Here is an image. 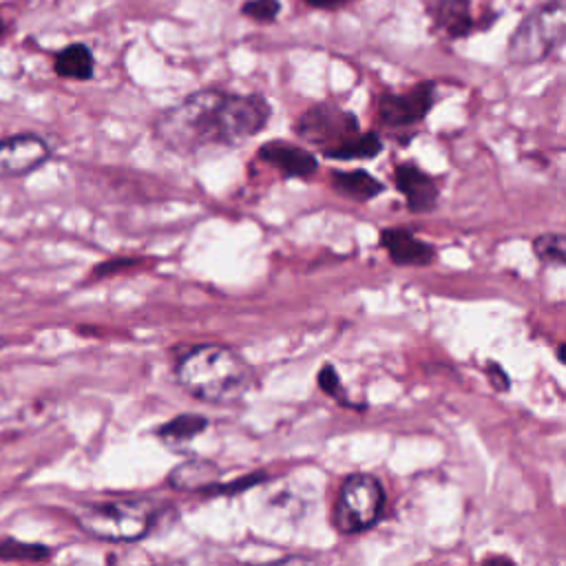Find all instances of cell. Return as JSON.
Here are the masks:
<instances>
[{
  "instance_id": "7402d4cb",
  "label": "cell",
  "mask_w": 566,
  "mask_h": 566,
  "mask_svg": "<svg viewBox=\"0 0 566 566\" xmlns=\"http://www.w3.org/2000/svg\"><path fill=\"white\" fill-rule=\"evenodd\" d=\"M489 378H491V382L495 385V389H500V391H504L506 387H509V376L504 374V369L500 367V365H489Z\"/></svg>"
},
{
  "instance_id": "cb8c5ba5",
  "label": "cell",
  "mask_w": 566,
  "mask_h": 566,
  "mask_svg": "<svg viewBox=\"0 0 566 566\" xmlns=\"http://www.w3.org/2000/svg\"><path fill=\"white\" fill-rule=\"evenodd\" d=\"M557 358H559V360H564V345H559V347H557Z\"/></svg>"
},
{
  "instance_id": "603a6c76",
  "label": "cell",
  "mask_w": 566,
  "mask_h": 566,
  "mask_svg": "<svg viewBox=\"0 0 566 566\" xmlns=\"http://www.w3.org/2000/svg\"><path fill=\"white\" fill-rule=\"evenodd\" d=\"M310 7H318V9H336V7H345L352 0H303Z\"/></svg>"
},
{
  "instance_id": "7a4b0ae2",
  "label": "cell",
  "mask_w": 566,
  "mask_h": 566,
  "mask_svg": "<svg viewBox=\"0 0 566 566\" xmlns=\"http://www.w3.org/2000/svg\"><path fill=\"white\" fill-rule=\"evenodd\" d=\"M177 382L195 398L210 405H230L252 385L250 365L230 347L206 343L192 347L177 363Z\"/></svg>"
},
{
  "instance_id": "277c9868",
  "label": "cell",
  "mask_w": 566,
  "mask_h": 566,
  "mask_svg": "<svg viewBox=\"0 0 566 566\" xmlns=\"http://www.w3.org/2000/svg\"><path fill=\"white\" fill-rule=\"evenodd\" d=\"M564 0H551L528 13L509 40V60L535 64L553 53L564 38Z\"/></svg>"
},
{
  "instance_id": "7c38bea8",
  "label": "cell",
  "mask_w": 566,
  "mask_h": 566,
  "mask_svg": "<svg viewBox=\"0 0 566 566\" xmlns=\"http://www.w3.org/2000/svg\"><path fill=\"white\" fill-rule=\"evenodd\" d=\"M427 9L433 24L449 38H464L473 29L469 0H429Z\"/></svg>"
},
{
  "instance_id": "5bb4252c",
  "label": "cell",
  "mask_w": 566,
  "mask_h": 566,
  "mask_svg": "<svg viewBox=\"0 0 566 566\" xmlns=\"http://www.w3.org/2000/svg\"><path fill=\"white\" fill-rule=\"evenodd\" d=\"M332 186L336 192L354 201H369L382 190V184L367 170H336L332 172Z\"/></svg>"
},
{
  "instance_id": "5b68a950",
  "label": "cell",
  "mask_w": 566,
  "mask_h": 566,
  "mask_svg": "<svg viewBox=\"0 0 566 566\" xmlns=\"http://www.w3.org/2000/svg\"><path fill=\"white\" fill-rule=\"evenodd\" d=\"M385 491L378 478L369 473H352L343 480L334 502V526L343 535L363 533L374 526L382 513Z\"/></svg>"
},
{
  "instance_id": "ac0fdd59",
  "label": "cell",
  "mask_w": 566,
  "mask_h": 566,
  "mask_svg": "<svg viewBox=\"0 0 566 566\" xmlns=\"http://www.w3.org/2000/svg\"><path fill=\"white\" fill-rule=\"evenodd\" d=\"M535 254L539 261L548 265H564L566 263V237L562 232H544L533 241Z\"/></svg>"
},
{
  "instance_id": "8992f818",
  "label": "cell",
  "mask_w": 566,
  "mask_h": 566,
  "mask_svg": "<svg viewBox=\"0 0 566 566\" xmlns=\"http://www.w3.org/2000/svg\"><path fill=\"white\" fill-rule=\"evenodd\" d=\"M360 133L354 113L336 104H316L296 122V135L316 146L325 157L338 159L340 150Z\"/></svg>"
},
{
  "instance_id": "4fadbf2b",
  "label": "cell",
  "mask_w": 566,
  "mask_h": 566,
  "mask_svg": "<svg viewBox=\"0 0 566 566\" xmlns=\"http://www.w3.org/2000/svg\"><path fill=\"white\" fill-rule=\"evenodd\" d=\"M219 480V469L210 460H188L175 467L168 475V484L179 491H212Z\"/></svg>"
},
{
  "instance_id": "8fae6325",
  "label": "cell",
  "mask_w": 566,
  "mask_h": 566,
  "mask_svg": "<svg viewBox=\"0 0 566 566\" xmlns=\"http://www.w3.org/2000/svg\"><path fill=\"white\" fill-rule=\"evenodd\" d=\"M259 159L274 166L287 177H310L318 166L316 157L310 150L281 139L263 144L259 148Z\"/></svg>"
},
{
  "instance_id": "30bf717a",
  "label": "cell",
  "mask_w": 566,
  "mask_h": 566,
  "mask_svg": "<svg viewBox=\"0 0 566 566\" xmlns=\"http://www.w3.org/2000/svg\"><path fill=\"white\" fill-rule=\"evenodd\" d=\"M380 243L387 250L389 259L398 265L422 268V265H429L436 256L429 243L420 241L413 232L405 228H385L380 232Z\"/></svg>"
},
{
  "instance_id": "e0dca14e",
  "label": "cell",
  "mask_w": 566,
  "mask_h": 566,
  "mask_svg": "<svg viewBox=\"0 0 566 566\" xmlns=\"http://www.w3.org/2000/svg\"><path fill=\"white\" fill-rule=\"evenodd\" d=\"M53 555L51 546L22 542L15 537H0V562H44Z\"/></svg>"
},
{
  "instance_id": "ba28073f",
  "label": "cell",
  "mask_w": 566,
  "mask_h": 566,
  "mask_svg": "<svg viewBox=\"0 0 566 566\" xmlns=\"http://www.w3.org/2000/svg\"><path fill=\"white\" fill-rule=\"evenodd\" d=\"M433 97V84H418L407 93H385L378 102V115L387 126H411L429 113Z\"/></svg>"
},
{
  "instance_id": "6da1fadb",
  "label": "cell",
  "mask_w": 566,
  "mask_h": 566,
  "mask_svg": "<svg viewBox=\"0 0 566 566\" xmlns=\"http://www.w3.org/2000/svg\"><path fill=\"white\" fill-rule=\"evenodd\" d=\"M268 119L270 104L261 95L203 88L164 111L155 122V135L166 148L195 157L243 144L259 135Z\"/></svg>"
},
{
  "instance_id": "2e32d148",
  "label": "cell",
  "mask_w": 566,
  "mask_h": 566,
  "mask_svg": "<svg viewBox=\"0 0 566 566\" xmlns=\"http://www.w3.org/2000/svg\"><path fill=\"white\" fill-rule=\"evenodd\" d=\"M53 69L60 77L88 80V77H93V69H95L93 53L86 44H71L55 55Z\"/></svg>"
},
{
  "instance_id": "d4e9b609",
  "label": "cell",
  "mask_w": 566,
  "mask_h": 566,
  "mask_svg": "<svg viewBox=\"0 0 566 566\" xmlns=\"http://www.w3.org/2000/svg\"><path fill=\"white\" fill-rule=\"evenodd\" d=\"M4 33V22H2V18H0V35Z\"/></svg>"
},
{
  "instance_id": "9c48e42d",
  "label": "cell",
  "mask_w": 566,
  "mask_h": 566,
  "mask_svg": "<svg viewBox=\"0 0 566 566\" xmlns=\"http://www.w3.org/2000/svg\"><path fill=\"white\" fill-rule=\"evenodd\" d=\"M396 186L402 192L411 212H429L438 203V184L431 175L420 170L416 164L396 166Z\"/></svg>"
},
{
  "instance_id": "ffe728a7",
  "label": "cell",
  "mask_w": 566,
  "mask_h": 566,
  "mask_svg": "<svg viewBox=\"0 0 566 566\" xmlns=\"http://www.w3.org/2000/svg\"><path fill=\"white\" fill-rule=\"evenodd\" d=\"M318 385L323 387L325 394H329V396L336 398L338 402L352 405L349 398H347V394H345V387H343V382H340V378H338V374H336V369H334L332 365H325V367L318 371Z\"/></svg>"
},
{
  "instance_id": "52a82bcc",
  "label": "cell",
  "mask_w": 566,
  "mask_h": 566,
  "mask_svg": "<svg viewBox=\"0 0 566 566\" xmlns=\"http://www.w3.org/2000/svg\"><path fill=\"white\" fill-rule=\"evenodd\" d=\"M51 157L49 144L33 133H18L0 142V179L24 177Z\"/></svg>"
},
{
  "instance_id": "44dd1931",
  "label": "cell",
  "mask_w": 566,
  "mask_h": 566,
  "mask_svg": "<svg viewBox=\"0 0 566 566\" xmlns=\"http://www.w3.org/2000/svg\"><path fill=\"white\" fill-rule=\"evenodd\" d=\"M279 0H250L243 4V13L259 20V22H270L279 15Z\"/></svg>"
},
{
  "instance_id": "3957f363",
  "label": "cell",
  "mask_w": 566,
  "mask_h": 566,
  "mask_svg": "<svg viewBox=\"0 0 566 566\" xmlns=\"http://www.w3.org/2000/svg\"><path fill=\"white\" fill-rule=\"evenodd\" d=\"M80 528L102 542H137L153 526V511L144 500L91 502L75 511Z\"/></svg>"
},
{
  "instance_id": "d6986e66",
  "label": "cell",
  "mask_w": 566,
  "mask_h": 566,
  "mask_svg": "<svg viewBox=\"0 0 566 566\" xmlns=\"http://www.w3.org/2000/svg\"><path fill=\"white\" fill-rule=\"evenodd\" d=\"M382 150V142L376 133H358L338 155V159H371Z\"/></svg>"
},
{
  "instance_id": "9a60e30c",
  "label": "cell",
  "mask_w": 566,
  "mask_h": 566,
  "mask_svg": "<svg viewBox=\"0 0 566 566\" xmlns=\"http://www.w3.org/2000/svg\"><path fill=\"white\" fill-rule=\"evenodd\" d=\"M208 427V418L199 413H181L166 424L159 427L157 436L164 440V444L172 449H184L190 440H195L199 433H203Z\"/></svg>"
}]
</instances>
